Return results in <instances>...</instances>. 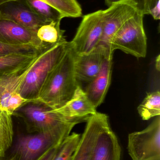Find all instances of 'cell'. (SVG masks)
Returning a JSON list of instances; mask_svg holds the SVG:
<instances>
[{
  "label": "cell",
  "instance_id": "obj_19",
  "mask_svg": "<svg viewBox=\"0 0 160 160\" xmlns=\"http://www.w3.org/2000/svg\"><path fill=\"white\" fill-rule=\"evenodd\" d=\"M142 119L147 120L160 115V92H149L137 108Z\"/></svg>",
  "mask_w": 160,
  "mask_h": 160
},
{
  "label": "cell",
  "instance_id": "obj_26",
  "mask_svg": "<svg viewBox=\"0 0 160 160\" xmlns=\"http://www.w3.org/2000/svg\"><path fill=\"white\" fill-rule=\"evenodd\" d=\"M62 143V142H61ZM60 143V144H61ZM60 144L49 150L40 160H52L57 152V149Z\"/></svg>",
  "mask_w": 160,
  "mask_h": 160
},
{
  "label": "cell",
  "instance_id": "obj_14",
  "mask_svg": "<svg viewBox=\"0 0 160 160\" xmlns=\"http://www.w3.org/2000/svg\"><path fill=\"white\" fill-rule=\"evenodd\" d=\"M113 52L106 50L100 70L84 90L93 105L97 108L103 102L111 85Z\"/></svg>",
  "mask_w": 160,
  "mask_h": 160
},
{
  "label": "cell",
  "instance_id": "obj_21",
  "mask_svg": "<svg viewBox=\"0 0 160 160\" xmlns=\"http://www.w3.org/2000/svg\"><path fill=\"white\" fill-rule=\"evenodd\" d=\"M26 1L33 11L47 22L61 21L64 18L58 10L42 0Z\"/></svg>",
  "mask_w": 160,
  "mask_h": 160
},
{
  "label": "cell",
  "instance_id": "obj_25",
  "mask_svg": "<svg viewBox=\"0 0 160 160\" xmlns=\"http://www.w3.org/2000/svg\"><path fill=\"white\" fill-rule=\"evenodd\" d=\"M159 3L160 0H140L138 9L144 15H149L150 10Z\"/></svg>",
  "mask_w": 160,
  "mask_h": 160
},
{
  "label": "cell",
  "instance_id": "obj_27",
  "mask_svg": "<svg viewBox=\"0 0 160 160\" xmlns=\"http://www.w3.org/2000/svg\"><path fill=\"white\" fill-rule=\"evenodd\" d=\"M149 15L152 16L153 18L156 20L160 19V3L156 5L151 10Z\"/></svg>",
  "mask_w": 160,
  "mask_h": 160
},
{
  "label": "cell",
  "instance_id": "obj_8",
  "mask_svg": "<svg viewBox=\"0 0 160 160\" xmlns=\"http://www.w3.org/2000/svg\"><path fill=\"white\" fill-rule=\"evenodd\" d=\"M138 10L137 4L132 0L116 2L104 10L103 31L98 46L112 52L111 43L115 35Z\"/></svg>",
  "mask_w": 160,
  "mask_h": 160
},
{
  "label": "cell",
  "instance_id": "obj_16",
  "mask_svg": "<svg viewBox=\"0 0 160 160\" xmlns=\"http://www.w3.org/2000/svg\"><path fill=\"white\" fill-rule=\"evenodd\" d=\"M39 51L34 54H15L0 56V82L9 79L22 72Z\"/></svg>",
  "mask_w": 160,
  "mask_h": 160
},
{
  "label": "cell",
  "instance_id": "obj_10",
  "mask_svg": "<svg viewBox=\"0 0 160 160\" xmlns=\"http://www.w3.org/2000/svg\"><path fill=\"white\" fill-rule=\"evenodd\" d=\"M0 18L15 22L36 32L48 23L33 11L26 0H10L0 5Z\"/></svg>",
  "mask_w": 160,
  "mask_h": 160
},
{
  "label": "cell",
  "instance_id": "obj_18",
  "mask_svg": "<svg viewBox=\"0 0 160 160\" xmlns=\"http://www.w3.org/2000/svg\"><path fill=\"white\" fill-rule=\"evenodd\" d=\"M12 115L0 108V159L4 158L14 141Z\"/></svg>",
  "mask_w": 160,
  "mask_h": 160
},
{
  "label": "cell",
  "instance_id": "obj_1",
  "mask_svg": "<svg viewBox=\"0 0 160 160\" xmlns=\"http://www.w3.org/2000/svg\"><path fill=\"white\" fill-rule=\"evenodd\" d=\"M75 55L70 44L61 61L49 73L35 101L56 110L70 100L78 87L74 71Z\"/></svg>",
  "mask_w": 160,
  "mask_h": 160
},
{
  "label": "cell",
  "instance_id": "obj_15",
  "mask_svg": "<svg viewBox=\"0 0 160 160\" xmlns=\"http://www.w3.org/2000/svg\"><path fill=\"white\" fill-rule=\"evenodd\" d=\"M121 151L117 136L109 122L98 135L90 160H121Z\"/></svg>",
  "mask_w": 160,
  "mask_h": 160
},
{
  "label": "cell",
  "instance_id": "obj_24",
  "mask_svg": "<svg viewBox=\"0 0 160 160\" xmlns=\"http://www.w3.org/2000/svg\"><path fill=\"white\" fill-rule=\"evenodd\" d=\"M29 101L24 98L19 92L12 93L8 97L7 103V109L13 116L14 112Z\"/></svg>",
  "mask_w": 160,
  "mask_h": 160
},
{
  "label": "cell",
  "instance_id": "obj_2",
  "mask_svg": "<svg viewBox=\"0 0 160 160\" xmlns=\"http://www.w3.org/2000/svg\"><path fill=\"white\" fill-rule=\"evenodd\" d=\"M76 125L67 124L45 132L18 134L3 160H40L60 144Z\"/></svg>",
  "mask_w": 160,
  "mask_h": 160
},
{
  "label": "cell",
  "instance_id": "obj_6",
  "mask_svg": "<svg viewBox=\"0 0 160 160\" xmlns=\"http://www.w3.org/2000/svg\"><path fill=\"white\" fill-rule=\"evenodd\" d=\"M140 131L130 133L127 149L132 160H160V117Z\"/></svg>",
  "mask_w": 160,
  "mask_h": 160
},
{
  "label": "cell",
  "instance_id": "obj_13",
  "mask_svg": "<svg viewBox=\"0 0 160 160\" xmlns=\"http://www.w3.org/2000/svg\"><path fill=\"white\" fill-rule=\"evenodd\" d=\"M96 109L85 92L78 87L70 100L61 108L53 110L67 120L80 124L86 122L96 112Z\"/></svg>",
  "mask_w": 160,
  "mask_h": 160
},
{
  "label": "cell",
  "instance_id": "obj_29",
  "mask_svg": "<svg viewBox=\"0 0 160 160\" xmlns=\"http://www.w3.org/2000/svg\"><path fill=\"white\" fill-rule=\"evenodd\" d=\"M160 55H159L157 58V61H156V67H157V70L159 71L160 69Z\"/></svg>",
  "mask_w": 160,
  "mask_h": 160
},
{
  "label": "cell",
  "instance_id": "obj_4",
  "mask_svg": "<svg viewBox=\"0 0 160 160\" xmlns=\"http://www.w3.org/2000/svg\"><path fill=\"white\" fill-rule=\"evenodd\" d=\"M144 16L138 10L118 30L111 43L112 52L119 49L137 58L146 57L147 37L144 27Z\"/></svg>",
  "mask_w": 160,
  "mask_h": 160
},
{
  "label": "cell",
  "instance_id": "obj_7",
  "mask_svg": "<svg viewBox=\"0 0 160 160\" xmlns=\"http://www.w3.org/2000/svg\"><path fill=\"white\" fill-rule=\"evenodd\" d=\"M104 10H99L84 15L75 36L70 41L77 55L86 54L99 44L103 27Z\"/></svg>",
  "mask_w": 160,
  "mask_h": 160
},
{
  "label": "cell",
  "instance_id": "obj_3",
  "mask_svg": "<svg viewBox=\"0 0 160 160\" xmlns=\"http://www.w3.org/2000/svg\"><path fill=\"white\" fill-rule=\"evenodd\" d=\"M70 46V42L43 49L26 75L18 92L29 101L36 100L48 75L59 62Z\"/></svg>",
  "mask_w": 160,
  "mask_h": 160
},
{
  "label": "cell",
  "instance_id": "obj_11",
  "mask_svg": "<svg viewBox=\"0 0 160 160\" xmlns=\"http://www.w3.org/2000/svg\"><path fill=\"white\" fill-rule=\"evenodd\" d=\"M110 122L109 117L97 112L86 122L77 149L70 160H90L98 135L102 128Z\"/></svg>",
  "mask_w": 160,
  "mask_h": 160
},
{
  "label": "cell",
  "instance_id": "obj_17",
  "mask_svg": "<svg viewBox=\"0 0 160 160\" xmlns=\"http://www.w3.org/2000/svg\"><path fill=\"white\" fill-rule=\"evenodd\" d=\"M61 21H52L40 26L36 32L37 37L42 44L55 46L67 41L65 31L61 29Z\"/></svg>",
  "mask_w": 160,
  "mask_h": 160
},
{
  "label": "cell",
  "instance_id": "obj_23",
  "mask_svg": "<svg viewBox=\"0 0 160 160\" xmlns=\"http://www.w3.org/2000/svg\"><path fill=\"white\" fill-rule=\"evenodd\" d=\"M41 49L32 45H11L0 42V56L15 54H34Z\"/></svg>",
  "mask_w": 160,
  "mask_h": 160
},
{
  "label": "cell",
  "instance_id": "obj_9",
  "mask_svg": "<svg viewBox=\"0 0 160 160\" xmlns=\"http://www.w3.org/2000/svg\"><path fill=\"white\" fill-rule=\"evenodd\" d=\"M106 50L98 46L89 53L75 55V78L78 86L84 91L98 74Z\"/></svg>",
  "mask_w": 160,
  "mask_h": 160
},
{
  "label": "cell",
  "instance_id": "obj_5",
  "mask_svg": "<svg viewBox=\"0 0 160 160\" xmlns=\"http://www.w3.org/2000/svg\"><path fill=\"white\" fill-rule=\"evenodd\" d=\"M23 120L28 133L45 132L58 127L78 123L70 121L39 102H26L13 112Z\"/></svg>",
  "mask_w": 160,
  "mask_h": 160
},
{
  "label": "cell",
  "instance_id": "obj_22",
  "mask_svg": "<svg viewBox=\"0 0 160 160\" xmlns=\"http://www.w3.org/2000/svg\"><path fill=\"white\" fill-rule=\"evenodd\" d=\"M81 134L72 132L62 142L52 160H70L77 149Z\"/></svg>",
  "mask_w": 160,
  "mask_h": 160
},
{
  "label": "cell",
  "instance_id": "obj_28",
  "mask_svg": "<svg viewBox=\"0 0 160 160\" xmlns=\"http://www.w3.org/2000/svg\"><path fill=\"white\" fill-rule=\"evenodd\" d=\"M121 1V0H105V3L107 5V6L109 7L113 3L116 2H118V1ZM134 1V2L136 3L137 5V7L139 6V4L140 2V0H132Z\"/></svg>",
  "mask_w": 160,
  "mask_h": 160
},
{
  "label": "cell",
  "instance_id": "obj_12",
  "mask_svg": "<svg viewBox=\"0 0 160 160\" xmlns=\"http://www.w3.org/2000/svg\"><path fill=\"white\" fill-rule=\"evenodd\" d=\"M0 42L11 45H32L39 49L54 46L42 44L35 31L4 18H0Z\"/></svg>",
  "mask_w": 160,
  "mask_h": 160
},
{
  "label": "cell",
  "instance_id": "obj_20",
  "mask_svg": "<svg viewBox=\"0 0 160 160\" xmlns=\"http://www.w3.org/2000/svg\"><path fill=\"white\" fill-rule=\"evenodd\" d=\"M58 10L63 18H79L82 15L81 7L77 0H42Z\"/></svg>",
  "mask_w": 160,
  "mask_h": 160
},
{
  "label": "cell",
  "instance_id": "obj_30",
  "mask_svg": "<svg viewBox=\"0 0 160 160\" xmlns=\"http://www.w3.org/2000/svg\"><path fill=\"white\" fill-rule=\"evenodd\" d=\"M9 1H10V0H0V5Z\"/></svg>",
  "mask_w": 160,
  "mask_h": 160
}]
</instances>
